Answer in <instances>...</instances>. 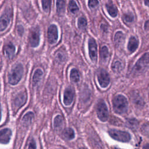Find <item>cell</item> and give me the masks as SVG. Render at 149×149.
<instances>
[{
	"instance_id": "cell-21",
	"label": "cell",
	"mask_w": 149,
	"mask_h": 149,
	"mask_svg": "<svg viewBox=\"0 0 149 149\" xmlns=\"http://www.w3.org/2000/svg\"><path fill=\"white\" fill-rule=\"evenodd\" d=\"M34 118V114L32 112H29L25 115L23 118V124L26 125H28L31 124L33 119Z\"/></svg>"
},
{
	"instance_id": "cell-3",
	"label": "cell",
	"mask_w": 149,
	"mask_h": 149,
	"mask_svg": "<svg viewBox=\"0 0 149 149\" xmlns=\"http://www.w3.org/2000/svg\"><path fill=\"white\" fill-rule=\"evenodd\" d=\"M23 72L22 64L16 65L9 74V82L12 85L16 84L21 79Z\"/></svg>"
},
{
	"instance_id": "cell-12",
	"label": "cell",
	"mask_w": 149,
	"mask_h": 149,
	"mask_svg": "<svg viewBox=\"0 0 149 149\" xmlns=\"http://www.w3.org/2000/svg\"><path fill=\"white\" fill-rule=\"evenodd\" d=\"M74 97V91L71 87H68L65 89L64 95V103L65 105L69 106L71 104Z\"/></svg>"
},
{
	"instance_id": "cell-35",
	"label": "cell",
	"mask_w": 149,
	"mask_h": 149,
	"mask_svg": "<svg viewBox=\"0 0 149 149\" xmlns=\"http://www.w3.org/2000/svg\"><path fill=\"white\" fill-rule=\"evenodd\" d=\"M101 27L102 28V29H103L104 31H107L108 28H107V26L106 25H102L101 26Z\"/></svg>"
},
{
	"instance_id": "cell-34",
	"label": "cell",
	"mask_w": 149,
	"mask_h": 149,
	"mask_svg": "<svg viewBox=\"0 0 149 149\" xmlns=\"http://www.w3.org/2000/svg\"><path fill=\"white\" fill-rule=\"evenodd\" d=\"M144 29L146 30H149V20L146 22V23L144 24Z\"/></svg>"
},
{
	"instance_id": "cell-37",
	"label": "cell",
	"mask_w": 149,
	"mask_h": 149,
	"mask_svg": "<svg viewBox=\"0 0 149 149\" xmlns=\"http://www.w3.org/2000/svg\"><path fill=\"white\" fill-rule=\"evenodd\" d=\"M144 3H145V4L147 5V6H148V7H149V1H144Z\"/></svg>"
},
{
	"instance_id": "cell-2",
	"label": "cell",
	"mask_w": 149,
	"mask_h": 149,
	"mask_svg": "<svg viewBox=\"0 0 149 149\" xmlns=\"http://www.w3.org/2000/svg\"><path fill=\"white\" fill-rule=\"evenodd\" d=\"M128 104L126 98L122 95L115 96L113 100L114 110L118 114H122L126 112Z\"/></svg>"
},
{
	"instance_id": "cell-10",
	"label": "cell",
	"mask_w": 149,
	"mask_h": 149,
	"mask_svg": "<svg viewBox=\"0 0 149 149\" xmlns=\"http://www.w3.org/2000/svg\"><path fill=\"white\" fill-rule=\"evenodd\" d=\"M30 43L32 47H36L40 43V32L38 29H34L30 33L29 38Z\"/></svg>"
},
{
	"instance_id": "cell-39",
	"label": "cell",
	"mask_w": 149,
	"mask_h": 149,
	"mask_svg": "<svg viewBox=\"0 0 149 149\" xmlns=\"http://www.w3.org/2000/svg\"><path fill=\"white\" fill-rule=\"evenodd\" d=\"M79 149H87V148H84V147H81V148H79Z\"/></svg>"
},
{
	"instance_id": "cell-28",
	"label": "cell",
	"mask_w": 149,
	"mask_h": 149,
	"mask_svg": "<svg viewBox=\"0 0 149 149\" xmlns=\"http://www.w3.org/2000/svg\"><path fill=\"white\" fill-rule=\"evenodd\" d=\"M78 25L80 29H84L87 26V21L84 18H80L78 19Z\"/></svg>"
},
{
	"instance_id": "cell-1",
	"label": "cell",
	"mask_w": 149,
	"mask_h": 149,
	"mask_svg": "<svg viewBox=\"0 0 149 149\" xmlns=\"http://www.w3.org/2000/svg\"><path fill=\"white\" fill-rule=\"evenodd\" d=\"M149 68V53H145L136 63L132 71L133 75H139Z\"/></svg>"
},
{
	"instance_id": "cell-11",
	"label": "cell",
	"mask_w": 149,
	"mask_h": 149,
	"mask_svg": "<svg viewBox=\"0 0 149 149\" xmlns=\"http://www.w3.org/2000/svg\"><path fill=\"white\" fill-rule=\"evenodd\" d=\"M12 136V131L8 128H5L0 130V143L8 144Z\"/></svg>"
},
{
	"instance_id": "cell-33",
	"label": "cell",
	"mask_w": 149,
	"mask_h": 149,
	"mask_svg": "<svg viewBox=\"0 0 149 149\" xmlns=\"http://www.w3.org/2000/svg\"><path fill=\"white\" fill-rule=\"evenodd\" d=\"M18 33L20 34V35H22L24 32V29H23V27L22 26H18Z\"/></svg>"
},
{
	"instance_id": "cell-38",
	"label": "cell",
	"mask_w": 149,
	"mask_h": 149,
	"mask_svg": "<svg viewBox=\"0 0 149 149\" xmlns=\"http://www.w3.org/2000/svg\"><path fill=\"white\" fill-rule=\"evenodd\" d=\"M1 107H0V121H1Z\"/></svg>"
},
{
	"instance_id": "cell-23",
	"label": "cell",
	"mask_w": 149,
	"mask_h": 149,
	"mask_svg": "<svg viewBox=\"0 0 149 149\" xmlns=\"http://www.w3.org/2000/svg\"><path fill=\"white\" fill-rule=\"evenodd\" d=\"M63 125V118L61 115H57L54 121V126L56 129H60Z\"/></svg>"
},
{
	"instance_id": "cell-22",
	"label": "cell",
	"mask_w": 149,
	"mask_h": 149,
	"mask_svg": "<svg viewBox=\"0 0 149 149\" xmlns=\"http://www.w3.org/2000/svg\"><path fill=\"white\" fill-rule=\"evenodd\" d=\"M70 78L72 82H78L79 81L80 76L79 72L76 69H72L70 73Z\"/></svg>"
},
{
	"instance_id": "cell-17",
	"label": "cell",
	"mask_w": 149,
	"mask_h": 149,
	"mask_svg": "<svg viewBox=\"0 0 149 149\" xmlns=\"http://www.w3.org/2000/svg\"><path fill=\"white\" fill-rule=\"evenodd\" d=\"M63 136L64 137L68 140H71L74 139L75 137V132L74 130L71 128H67L63 131Z\"/></svg>"
},
{
	"instance_id": "cell-7",
	"label": "cell",
	"mask_w": 149,
	"mask_h": 149,
	"mask_svg": "<svg viewBox=\"0 0 149 149\" xmlns=\"http://www.w3.org/2000/svg\"><path fill=\"white\" fill-rule=\"evenodd\" d=\"M58 33L57 27L55 25H51L48 29V38L49 43L54 44L58 40Z\"/></svg>"
},
{
	"instance_id": "cell-15",
	"label": "cell",
	"mask_w": 149,
	"mask_h": 149,
	"mask_svg": "<svg viewBox=\"0 0 149 149\" xmlns=\"http://www.w3.org/2000/svg\"><path fill=\"white\" fill-rule=\"evenodd\" d=\"M138 45H139V43L137 39L135 37L132 36L129 38V43L128 45V48L130 51L134 52L138 47Z\"/></svg>"
},
{
	"instance_id": "cell-18",
	"label": "cell",
	"mask_w": 149,
	"mask_h": 149,
	"mask_svg": "<svg viewBox=\"0 0 149 149\" xmlns=\"http://www.w3.org/2000/svg\"><path fill=\"white\" fill-rule=\"evenodd\" d=\"M106 8L108 12L112 17H116L117 16L118 11L116 7L112 4L108 3L106 4Z\"/></svg>"
},
{
	"instance_id": "cell-16",
	"label": "cell",
	"mask_w": 149,
	"mask_h": 149,
	"mask_svg": "<svg viewBox=\"0 0 149 149\" xmlns=\"http://www.w3.org/2000/svg\"><path fill=\"white\" fill-rule=\"evenodd\" d=\"M43 76V72L41 69H37L33 77V86H36L38 82L40 81L41 77Z\"/></svg>"
},
{
	"instance_id": "cell-26",
	"label": "cell",
	"mask_w": 149,
	"mask_h": 149,
	"mask_svg": "<svg viewBox=\"0 0 149 149\" xmlns=\"http://www.w3.org/2000/svg\"><path fill=\"white\" fill-rule=\"evenodd\" d=\"M112 69H113L114 72L118 73V72H120L122 69V65L121 63V62H119V61H115L113 64Z\"/></svg>"
},
{
	"instance_id": "cell-40",
	"label": "cell",
	"mask_w": 149,
	"mask_h": 149,
	"mask_svg": "<svg viewBox=\"0 0 149 149\" xmlns=\"http://www.w3.org/2000/svg\"><path fill=\"white\" fill-rule=\"evenodd\" d=\"M114 149H121V148H118V147H115Z\"/></svg>"
},
{
	"instance_id": "cell-4",
	"label": "cell",
	"mask_w": 149,
	"mask_h": 149,
	"mask_svg": "<svg viewBox=\"0 0 149 149\" xmlns=\"http://www.w3.org/2000/svg\"><path fill=\"white\" fill-rule=\"evenodd\" d=\"M108 133L113 139L121 142H129L131 139L130 135L125 131L117 129H110L108 131Z\"/></svg>"
},
{
	"instance_id": "cell-5",
	"label": "cell",
	"mask_w": 149,
	"mask_h": 149,
	"mask_svg": "<svg viewBox=\"0 0 149 149\" xmlns=\"http://www.w3.org/2000/svg\"><path fill=\"white\" fill-rule=\"evenodd\" d=\"M97 114L98 118L103 122H106L108 118L107 107L103 101L99 102L97 106Z\"/></svg>"
},
{
	"instance_id": "cell-8",
	"label": "cell",
	"mask_w": 149,
	"mask_h": 149,
	"mask_svg": "<svg viewBox=\"0 0 149 149\" xmlns=\"http://www.w3.org/2000/svg\"><path fill=\"white\" fill-rule=\"evenodd\" d=\"M89 56L93 62L97 61V44L93 38H90L89 40Z\"/></svg>"
},
{
	"instance_id": "cell-14",
	"label": "cell",
	"mask_w": 149,
	"mask_h": 149,
	"mask_svg": "<svg viewBox=\"0 0 149 149\" xmlns=\"http://www.w3.org/2000/svg\"><path fill=\"white\" fill-rule=\"evenodd\" d=\"M5 51L8 58L12 59L14 57L15 53V47L12 43L7 44L5 47Z\"/></svg>"
},
{
	"instance_id": "cell-25",
	"label": "cell",
	"mask_w": 149,
	"mask_h": 149,
	"mask_svg": "<svg viewBox=\"0 0 149 149\" xmlns=\"http://www.w3.org/2000/svg\"><path fill=\"white\" fill-rule=\"evenodd\" d=\"M65 3L64 1H57V12L60 14L63 13L65 11Z\"/></svg>"
},
{
	"instance_id": "cell-24",
	"label": "cell",
	"mask_w": 149,
	"mask_h": 149,
	"mask_svg": "<svg viewBox=\"0 0 149 149\" xmlns=\"http://www.w3.org/2000/svg\"><path fill=\"white\" fill-rule=\"evenodd\" d=\"M108 49L106 46H103L100 51L101 58L103 61H106L108 57Z\"/></svg>"
},
{
	"instance_id": "cell-13",
	"label": "cell",
	"mask_w": 149,
	"mask_h": 149,
	"mask_svg": "<svg viewBox=\"0 0 149 149\" xmlns=\"http://www.w3.org/2000/svg\"><path fill=\"white\" fill-rule=\"evenodd\" d=\"M27 100V94L26 92H22L18 94L15 99V105L17 107H21Z\"/></svg>"
},
{
	"instance_id": "cell-36",
	"label": "cell",
	"mask_w": 149,
	"mask_h": 149,
	"mask_svg": "<svg viewBox=\"0 0 149 149\" xmlns=\"http://www.w3.org/2000/svg\"><path fill=\"white\" fill-rule=\"evenodd\" d=\"M143 149H149V143H147L143 146Z\"/></svg>"
},
{
	"instance_id": "cell-31",
	"label": "cell",
	"mask_w": 149,
	"mask_h": 149,
	"mask_svg": "<svg viewBox=\"0 0 149 149\" xmlns=\"http://www.w3.org/2000/svg\"><path fill=\"white\" fill-rule=\"evenodd\" d=\"M98 4V2L95 0H92V1H89V6L90 8H94Z\"/></svg>"
},
{
	"instance_id": "cell-20",
	"label": "cell",
	"mask_w": 149,
	"mask_h": 149,
	"mask_svg": "<svg viewBox=\"0 0 149 149\" xmlns=\"http://www.w3.org/2000/svg\"><path fill=\"white\" fill-rule=\"evenodd\" d=\"M126 126L132 129V130H135L138 127V121L135 119H128L126 120Z\"/></svg>"
},
{
	"instance_id": "cell-9",
	"label": "cell",
	"mask_w": 149,
	"mask_h": 149,
	"mask_svg": "<svg viewBox=\"0 0 149 149\" xmlns=\"http://www.w3.org/2000/svg\"><path fill=\"white\" fill-rule=\"evenodd\" d=\"M11 10H8L0 18V32L4 31L7 27L11 20Z\"/></svg>"
},
{
	"instance_id": "cell-6",
	"label": "cell",
	"mask_w": 149,
	"mask_h": 149,
	"mask_svg": "<svg viewBox=\"0 0 149 149\" xmlns=\"http://www.w3.org/2000/svg\"><path fill=\"white\" fill-rule=\"evenodd\" d=\"M97 78L98 82L100 83L102 87L105 88L107 87L110 83V79L109 75L107 72L103 69H100L98 72Z\"/></svg>"
},
{
	"instance_id": "cell-30",
	"label": "cell",
	"mask_w": 149,
	"mask_h": 149,
	"mask_svg": "<svg viewBox=\"0 0 149 149\" xmlns=\"http://www.w3.org/2000/svg\"><path fill=\"white\" fill-rule=\"evenodd\" d=\"M124 19L127 22H132L133 21V16L131 14H125L124 15Z\"/></svg>"
},
{
	"instance_id": "cell-32",
	"label": "cell",
	"mask_w": 149,
	"mask_h": 149,
	"mask_svg": "<svg viewBox=\"0 0 149 149\" xmlns=\"http://www.w3.org/2000/svg\"><path fill=\"white\" fill-rule=\"evenodd\" d=\"M28 149H36V144L34 139H32L30 142Z\"/></svg>"
},
{
	"instance_id": "cell-19",
	"label": "cell",
	"mask_w": 149,
	"mask_h": 149,
	"mask_svg": "<svg viewBox=\"0 0 149 149\" xmlns=\"http://www.w3.org/2000/svg\"><path fill=\"white\" fill-rule=\"evenodd\" d=\"M114 40L117 45L122 44L125 41V36L122 32H118L116 33L114 37Z\"/></svg>"
},
{
	"instance_id": "cell-27",
	"label": "cell",
	"mask_w": 149,
	"mask_h": 149,
	"mask_svg": "<svg viewBox=\"0 0 149 149\" xmlns=\"http://www.w3.org/2000/svg\"><path fill=\"white\" fill-rule=\"evenodd\" d=\"M69 8L70 11L73 14H75L79 11V7H78L76 3L74 1H70Z\"/></svg>"
},
{
	"instance_id": "cell-29",
	"label": "cell",
	"mask_w": 149,
	"mask_h": 149,
	"mask_svg": "<svg viewBox=\"0 0 149 149\" xmlns=\"http://www.w3.org/2000/svg\"><path fill=\"white\" fill-rule=\"evenodd\" d=\"M42 5H43V8L45 12H48L50 9L51 6V1H42Z\"/></svg>"
}]
</instances>
